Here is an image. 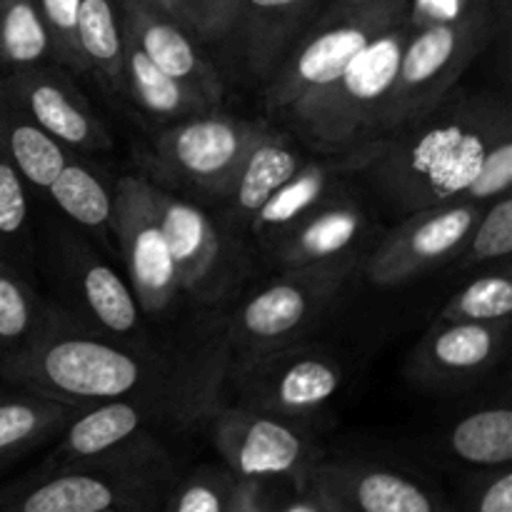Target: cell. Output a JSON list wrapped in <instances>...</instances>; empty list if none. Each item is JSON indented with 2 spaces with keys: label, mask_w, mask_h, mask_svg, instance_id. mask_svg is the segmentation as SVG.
I'll use <instances>...</instances> for the list:
<instances>
[{
  "label": "cell",
  "mask_w": 512,
  "mask_h": 512,
  "mask_svg": "<svg viewBox=\"0 0 512 512\" xmlns=\"http://www.w3.org/2000/svg\"><path fill=\"white\" fill-rule=\"evenodd\" d=\"M508 133L505 103L488 95H448L418 123L380 140L368 170L405 213L455 203L478 175L485 153Z\"/></svg>",
  "instance_id": "1"
},
{
  "label": "cell",
  "mask_w": 512,
  "mask_h": 512,
  "mask_svg": "<svg viewBox=\"0 0 512 512\" xmlns=\"http://www.w3.org/2000/svg\"><path fill=\"white\" fill-rule=\"evenodd\" d=\"M173 488V463L135 435L100 458L35 473L0 500V512H158Z\"/></svg>",
  "instance_id": "2"
},
{
  "label": "cell",
  "mask_w": 512,
  "mask_h": 512,
  "mask_svg": "<svg viewBox=\"0 0 512 512\" xmlns=\"http://www.w3.org/2000/svg\"><path fill=\"white\" fill-rule=\"evenodd\" d=\"M3 375L25 393L43 395L73 408L125 398L145 380V368L133 353L105 340L50 330L5 355Z\"/></svg>",
  "instance_id": "3"
},
{
  "label": "cell",
  "mask_w": 512,
  "mask_h": 512,
  "mask_svg": "<svg viewBox=\"0 0 512 512\" xmlns=\"http://www.w3.org/2000/svg\"><path fill=\"white\" fill-rule=\"evenodd\" d=\"M415 20L395 25L368 45L338 78L295 100L283 118L310 145L330 153H350L375 143V125L398 75L400 55Z\"/></svg>",
  "instance_id": "4"
},
{
  "label": "cell",
  "mask_w": 512,
  "mask_h": 512,
  "mask_svg": "<svg viewBox=\"0 0 512 512\" xmlns=\"http://www.w3.org/2000/svg\"><path fill=\"white\" fill-rule=\"evenodd\" d=\"M493 33V15L485 3H470L448 20L415 25L405 40L398 75L375 125V140H385L438 108L460 75L483 53Z\"/></svg>",
  "instance_id": "5"
},
{
  "label": "cell",
  "mask_w": 512,
  "mask_h": 512,
  "mask_svg": "<svg viewBox=\"0 0 512 512\" xmlns=\"http://www.w3.org/2000/svg\"><path fill=\"white\" fill-rule=\"evenodd\" d=\"M413 18L410 0H335L273 70L265 105L283 115L295 100L338 78L373 40Z\"/></svg>",
  "instance_id": "6"
},
{
  "label": "cell",
  "mask_w": 512,
  "mask_h": 512,
  "mask_svg": "<svg viewBox=\"0 0 512 512\" xmlns=\"http://www.w3.org/2000/svg\"><path fill=\"white\" fill-rule=\"evenodd\" d=\"M358 258L285 268L278 280L255 293L233 318L230 340L245 355L285 348L303 338L333 305Z\"/></svg>",
  "instance_id": "7"
},
{
  "label": "cell",
  "mask_w": 512,
  "mask_h": 512,
  "mask_svg": "<svg viewBox=\"0 0 512 512\" xmlns=\"http://www.w3.org/2000/svg\"><path fill=\"white\" fill-rule=\"evenodd\" d=\"M213 445L235 478H285L298 490H303L305 475L320 460L313 440L293 420L248 405L215 415Z\"/></svg>",
  "instance_id": "8"
},
{
  "label": "cell",
  "mask_w": 512,
  "mask_h": 512,
  "mask_svg": "<svg viewBox=\"0 0 512 512\" xmlns=\"http://www.w3.org/2000/svg\"><path fill=\"white\" fill-rule=\"evenodd\" d=\"M265 133V123L205 113L165 130L155 143V155L175 178L225 198L243 160Z\"/></svg>",
  "instance_id": "9"
},
{
  "label": "cell",
  "mask_w": 512,
  "mask_h": 512,
  "mask_svg": "<svg viewBox=\"0 0 512 512\" xmlns=\"http://www.w3.org/2000/svg\"><path fill=\"white\" fill-rule=\"evenodd\" d=\"M110 230L128 265L133 295L145 315H160L178 295L173 260L155 210V185L138 175L118 180L113 193Z\"/></svg>",
  "instance_id": "10"
},
{
  "label": "cell",
  "mask_w": 512,
  "mask_h": 512,
  "mask_svg": "<svg viewBox=\"0 0 512 512\" xmlns=\"http://www.w3.org/2000/svg\"><path fill=\"white\" fill-rule=\"evenodd\" d=\"M303 490L328 512H453L433 485L370 460H318Z\"/></svg>",
  "instance_id": "11"
},
{
  "label": "cell",
  "mask_w": 512,
  "mask_h": 512,
  "mask_svg": "<svg viewBox=\"0 0 512 512\" xmlns=\"http://www.w3.org/2000/svg\"><path fill=\"white\" fill-rule=\"evenodd\" d=\"M343 383V370L330 355L298 345L253 353L240 368L248 408L300 420L323 408Z\"/></svg>",
  "instance_id": "12"
},
{
  "label": "cell",
  "mask_w": 512,
  "mask_h": 512,
  "mask_svg": "<svg viewBox=\"0 0 512 512\" xmlns=\"http://www.w3.org/2000/svg\"><path fill=\"white\" fill-rule=\"evenodd\" d=\"M478 218L480 205L465 200L413 210L368 255L365 278L380 288L418 278L433 265L455 258Z\"/></svg>",
  "instance_id": "13"
},
{
  "label": "cell",
  "mask_w": 512,
  "mask_h": 512,
  "mask_svg": "<svg viewBox=\"0 0 512 512\" xmlns=\"http://www.w3.org/2000/svg\"><path fill=\"white\" fill-rule=\"evenodd\" d=\"M0 98L23 110L58 143L75 150L110 148V135L95 110L65 75L30 65L0 78Z\"/></svg>",
  "instance_id": "14"
},
{
  "label": "cell",
  "mask_w": 512,
  "mask_h": 512,
  "mask_svg": "<svg viewBox=\"0 0 512 512\" xmlns=\"http://www.w3.org/2000/svg\"><path fill=\"white\" fill-rule=\"evenodd\" d=\"M508 333L510 320L433 325L410 353V378L425 385H455L480 378L503 358Z\"/></svg>",
  "instance_id": "15"
},
{
  "label": "cell",
  "mask_w": 512,
  "mask_h": 512,
  "mask_svg": "<svg viewBox=\"0 0 512 512\" xmlns=\"http://www.w3.org/2000/svg\"><path fill=\"white\" fill-rule=\"evenodd\" d=\"M123 35L133 40L145 58L153 60L163 73L190 85L210 105L223 98V83L210 63L195 48L193 38L168 18L153 0H120Z\"/></svg>",
  "instance_id": "16"
},
{
  "label": "cell",
  "mask_w": 512,
  "mask_h": 512,
  "mask_svg": "<svg viewBox=\"0 0 512 512\" xmlns=\"http://www.w3.org/2000/svg\"><path fill=\"white\" fill-rule=\"evenodd\" d=\"M380 140L368 145H360V148L350 150V153H340V158H325V160H313L308 165H300L298 173L288 180V183L280 185L273 195L268 198V203L255 213L253 230L258 235H275L285 233L290 225L298 223L300 218L315 210L318 205L325 203L328 198L330 185L338 180V175L355 173V170H368V165L373 163L375 155H378Z\"/></svg>",
  "instance_id": "17"
},
{
  "label": "cell",
  "mask_w": 512,
  "mask_h": 512,
  "mask_svg": "<svg viewBox=\"0 0 512 512\" xmlns=\"http://www.w3.org/2000/svg\"><path fill=\"white\" fill-rule=\"evenodd\" d=\"M365 215L348 200L323 203L290 225L278 240L275 258L283 268L333 263L355 258V245L363 240Z\"/></svg>",
  "instance_id": "18"
},
{
  "label": "cell",
  "mask_w": 512,
  "mask_h": 512,
  "mask_svg": "<svg viewBox=\"0 0 512 512\" xmlns=\"http://www.w3.org/2000/svg\"><path fill=\"white\" fill-rule=\"evenodd\" d=\"M155 210L180 290L200 288L213 275L220 260L218 230L203 210L158 188Z\"/></svg>",
  "instance_id": "19"
},
{
  "label": "cell",
  "mask_w": 512,
  "mask_h": 512,
  "mask_svg": "<svg viewBox=\"0 0 512 512\" xmlns=\"http://www.w3.org/2000/svg\"><path fill=\"white\" fill-rule=\"evenodd\" d=\"M145 418H148V408L140 405L138 400L115 398L90 405L88 410H83V415L70 420L60 445L38 473L78 463V460L100 458V455L120 448L135 435H140Z\"/></svg>",
  "instance_id": "20"
},
{
  "label": "cell",
  "mask_w": 512,
  "mask_h": 512,
  "mask_svg": "<svg viewBox=\"0 0 512 512\" xmlns=\"http://www.w3.org/2000/svg\"><path fill=\"white\" fill-rule=\"evenodd\" d=\"M310 3L313 0H240L235 28L243 30L248 65L258 78H270L278 68Z\"/></svg>",
  "instance_id": "21"
},
{
  "label": "cell",
  "mask_w": 512,
  "mask_h": 512,
  "mask_svg": "<svg viewBox=\"0 0 512 512\" xmlns=\"http://www.w3.org/2000/svg\"><path fill=\"white\" fill-rule=\"evenodd\" d=\"M123 40V95L133 98L145 113L163 120H185L198 118V115H205L213 110V105L203 95L195 93L190 85L170 78L153 60L145 58V53L133 40H128L125 35Z\"/></svg>",
  "instance_id": "22"
},
{
  "label": "cell",
  "mask_w": 512,
  "mask_h": 512,
  "mask_svg": "<svg viewBox=\"0 0 512 512\" xmlns=\"http://www.w3.org/2000/svg\"><path fill=\"white\" fill-rule=\"evenodd\" d=\"M0 155L35 188L48 190L68 163L65 145L0 98Z\"/></svg>",
  "instance_id": "23"
},
{
  "label": "cell",
  "mask_w": 512,
  "mask_h": 512,
  "mask_svg": "<svg viewBox=\"0 0 512 512\" xmlns=\"http://www.w3.org/2000/svg\"><path fill=\"white\" fill-rule=\"evenodd\" d=\"M300 165L303 160L290 148L288 138L268 130L243 160L225 198L233 200L235 213L253 220L270 195L298 173Z\"/></svg>",
  "instance_id": "24"
},
{
  "label": "cell",
  "mask_w": 512,
  "mask_h": 512,
  "mask_svg": "<svg viewBox=\"0 0 512 512\" xmlns=\"http://www.w3.org/2000/svg\"><path fill=\"white\" fill-rule=\"evenodd\" d=\"M78 410L35 393L0 400V468L68 428Z\"/></svg>",
  "instance_id": "25"
},
{
  "label": "cell",
  "mask_w": 512,
  "mask_h": 512,
  "mask_svg": "<svg viewBox=\"0 0 512 512\" xmlns=\"http://www.w3.org/2000/svg\"><path fill=\"white\" fill-rule=\"evenodd\" d=\"M75 38L88 70L103 78L108 88L125 93L123 85V25L115 0H80Z\"/></svg>",
  "instance_id": "26"
},
{
  "label": "cell",
  "mask_w": 512,
  "mask_h": 512,
  "mask_svg": "<svg viewBox=\"0 0 512 512\" xmlns=\"http://www.w3.org/2000/svg\"><path fill=\"white\" fill-rule=\"evenodd\" d=\"M455 460L473 468H500L512 460V413L508 408H485L465 415L448 435Z\"/></svg>",
  "instance_id": "27"
},
{
  "label": "cell",
  "mask_w": 512,
  "mask_h": 512,
  "mask_svg": "<svg viewBox=\"0 0 512 512\" xmlns=\"http://www.w3.org/2000/svg\"><path fill=\"white\" fill-rule=\"evenodd\" d=\"M78 280L85 305L103 328L123 335L138 333L140 305L133 290L120 280L115 270L93 258H83L78 268Z\"/></svg>",
  "instance_id": "28"
},
{
  "label": "cell",
  "mask_w": 512,
  "mask_h": 512,
  "mask_svg": "<svg viewBox=\"0 0 512 512\" xmlns=\"http://www.w3.org/2000/svg\"><path fill=\"white\" fill-rule=\"evenodd\" d=\"M53 58L48 25L35 0H0V63L13 68Z\"/></svg>",
  "instance_id": "29"
},
{
  "label": "cell",
  "mask_w": 512,
  "mask_h": 512,
  "mask_svg": "<svg viewBox=\"0 0 512 512\" xmlns=\"http://www.w3.org/2000/svg\"><path fill=\"white\" fill-rule=\"evenodd\" d=\"M48 193L73 223L83 225L88 230H103L110 225L113 195L100 183L98 175L90 173L88 168H83L75 160L65 163V168L53 180Z\"/></svg>",
  "instance_id": "30"
},
{
  "label": "cell",
  "mask_w": 512,
  "mask_h": 512,
  "mask_svg": "<svg viewBox=\"0 0 512 512\" xmlns=\"http://www.w3.org/2000/svg\"><path fill=\"white\" fill-rule=\"evenodd\" d=\"M510 313V275L488 273L455 293L440 310L438 323H498V320H510Z\"/></svg>",
  "instance_id": "31"
},
{
  "label": "cell",
  "mask_w": 512,
  "mask_h": 512,
  "mask_svg": "<svg viewBox=\"0 0 512 512\" xmlns=\"http://www.w3.org/2000/svg\"><path fill=\"white\" fill-rule=\"evenodd\" d=\"M48 320L28 285L8 263L0 260V350L5 355L28 343Z\"/></svg>",
  "instance_id": "32"
},
{
  "label": "cell",
  "mask_w": 512,
  "mask_h": 512,
  "mask_svg": "<svg viewBox=\"0 0 512 512\" xmlns=\"http://www.w3.org/2000/svg\"><path fill=\"white\" fill-rule=\"evenodd\" d=\"M233 490L235 475L225 465H203L170 488L160 512H230Z\"/></svg>",
  "instance_id": "33"
},
{
  "label": "cell",
  "mask_w": 512,
  "mask_h": 512,
  "mask_svg": "<svg viewBox=\"0 0 512 512\" xmlns=\"http://www.w3.org/2000/svg\"><path fill=\"white\" fill-rule=\"evenodd\" d=\"M512 253V198L510 193L493 200L488 213L475 220L468 240L455 258L463 268L488 263V260L508 258Z\"/></svg>",
  "instance_id": "34"
},
{
  "label": "cell",
  "mask_w": 512,
  "mask_h": 512,
  "mask_svg": "<svg viewBox=\"0 0 512 512\" xmlns=\"http://www.w3.org/2000/svg\"><path fill=\"white\" fill-rule=\"evenodd\" d=\"M153 3L198 40H220L238 25L240 0H153Z\"/></svg>",
  "instance_id": "35"
},
{
  "label": "cell",
  "mask_w": 512,
  "mask_h": 512,
  "mask_svg": "<svg viewBox=\"0 0 512 512\" xmlns=\"http://www.w3.org/2000/svg\"><path fill=\"white\" fill-rule=\"evenodd\" d=\"M48 25L50 43H53V60L78 73H88L83 55H80L78 38H75V18H78L80 0H35Z\"/></svg>",
  "instance_id": "36"
},
{
  "label": "cell",
  "mask_w": 512,
  "mask_h": 512,
  "mask_svg": "<svg viewBox=\"0 0 512 512\" xmlns=\"http://www.w3.org/2000/svg\"><path fill=\"white\" fill-rule=\"evenodd\" d=\"M510 135H503L493 148L485 153L483 165H480L478 175L473 178V183L468 185V190L463 193L465 203H485V200H495L500 195L510 193L512 183V140Z\"/></svg>",
  "instance_id": "37"
},
{
  "label": "cell",
  "mask_w": 512,
  "mask_h": 512,
  "mask_svg": "<svg viewBox=\"0 0 512 512\" xmlns=\"http://www.w3.org/2000/svg\"><path fill=\"white\" fill-rule=\"evenodd\" d=\"M453 512H512V473L508 465L485 468L465 488Z\"/></svg>",
  "instance_id": "38"
},
{
  "label": "cell",
  "mask_w": 512,
  "mask_h": 512,
  "mask_svg": "<svg viewBox=\"0 0 512 512\" xmlns=\"http://www.w3.org/2000/svg\"><path fill=\"white\" fill-rule=\"evenodd\" d=\"M28 220L25 180L18 170L0 155V235L15 238Z\"/></svg>",
  "instance_id": "39"
},
{
  "label": "cell",
  "mask_w": 512,
  "mask_h": 512,
  "mask_svg": "<svg viewBox=\"0 0 512 512\" xmlns=\"http://www.w3.org/2000/svg\"><path fill=\"white\" fill-rule=\"evenodd\" d=\"M270 512H328V510H325L313 495L305 493V490H298V495H293V498L288 500H280V503Z\"/></svg>",
  "instance_id": "40"
}]
</instances>
